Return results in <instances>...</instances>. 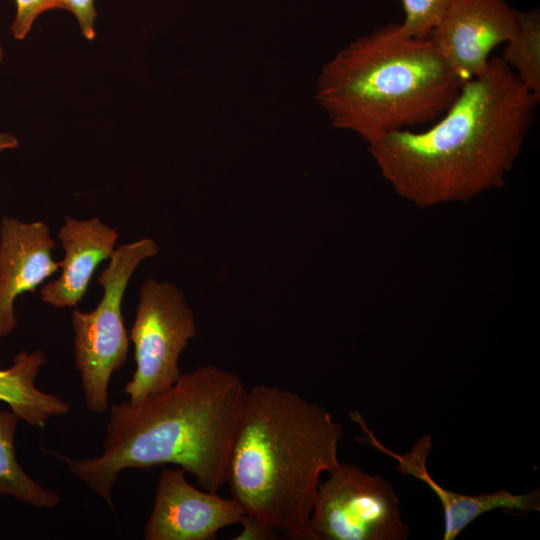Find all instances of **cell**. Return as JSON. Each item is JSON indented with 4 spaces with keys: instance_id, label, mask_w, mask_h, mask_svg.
I'll return each instance as SVG.
<instances>
[{
    "instance_id": "1",
    "label": "cell",
    "mask_w": 540,
    "mask_h": 540,
    "mask_svg": "<svg viewBox=\"0 0 540 540\" xmlns=\"http://www.w3.org/2000/svg\"><path fill=\"white\" fill-rule=\"evenodd\" d=\"M539 100L493 57L432 126L391 132L368 151L382 177L413 205L469 202L504 183Z\"/></svg>"
},
{
    "instance_id": "2",
    "label": "cell",
    "mask_w": 540,
    "mask_h": 540,
    "mask_svg": "<svg viewBox=\"0 0 540 540\" xmlns=\"http://www.w3.org/2000/svg\"><path fill=\"white\" fill-rule=\"evenodd\" d=\"M246 388L236 374L204 365L138 404H113L100 455L62 459L71 474L112 507V489L128 468L180 466L212 492L227 482Z\"/></svg>"
},
{
    "instance_id": "3",
    "label": "cell",
    "mask_w": 540,
    "mask_h": 540,
    "mask_svg": "<svg viewBox=\"0 0 540 540\" xmlns=\"http://www.w3.org/2000/svg\"><path fill=\"white\" fill-rule=\"evenodd\" d=\"M342 427L324 407L274 385L246 390L227 482L244 514L294 540H313L309 519L320 475L340 462Z\"/></svg>"
},
{
    "instance_id": "4",
    "label": "cell",
    "mask_w": 540,
    "mask_h": 540,
    "mask_svg": "<svg viewBox=\"0 0 540 540\" xmlns=\"http://www.w3.org/2000/svg\"><path fill=\"white\" fill-rule=\"evenodd\" d=\"M461 85L429 38L388 24L358 37L322 68L315 99L334 128L368 144L439 119Z\"/></svg>"
},
{
    "instance_id": "5",
    "label": "cell",
    "mask_w": 540,
    "mask_h": 540,
    "mask_svg": "<svg viewBox=\"0 0 540 540\" xmlns=\"http://www.w3.org/2000/svg\"><path fill=\"white\" fill-rule=\"evenodd\" d=\"M158 245L149 238L117 247L97 281L104 294L89 312H72L74 358L81 377L87 409L104 413L109 405V382L125 362L129 349L121 303L128 282L142 261L158 253Z\"/></svg>"
},
{
    "instance_id": "6",
    "label": "cell",
    "mask_w": 540,
    "mask_h": 540,
    "mask_svg": "<svg viewBox=\"0 0 540 540\" xmlns=\"http://www.w3.org/2000/svg\"><path fill=\"white\" fill-rule=\"evenodd\" d=\"M320 483L309 519L313 540H404L410 530L400 516L389 481L355 464H339Z\"/></svg>"
},
{
    "instance_id": "7",
    "label": "cell",
    "mask_w": 540,
    "mask_h": 540,
    "mask_svg": "<svg viewBox=\"0 0 540 540\" xmlns=\"http://www.w3.org/2000/svg\"><path fill=\"white\" fill-rule=\"evenodd\" d=\"M195 335L194 315L183 293L168 282L147 279L129 335L136 369L124 388L128 402L138 404L171 387L182 374L180 355Z\"/></svg>"
},
{
    "instance_id": "8",
    "label": "cell",
    "mask_w": 540,
    "mask_h": 540,
    "mask_svg": "<svg viewBox=\"0 0 540 540\" xmlns=\"http://www.w3.org/2000/svg\"><path fill=\"white\" fill-rule=\"evenodd\" d=\"M517 16L506 0H452L428 38L462 86L486 69L495 47L514 37Z\"/></svg>"
},
{
    "instance_id": "9",
    "label": "cell",
    "mask_w": 540,
    "mask_h": 540,
    "mask_svg": "<svg viewBox=\"0 0 540 540\" xmlns=\"http://www.w3.org/2000/svg\"><path fill=\"white\" fill-rule=\"evenodd\" d=\"M244 512L234 498L191 485L183 469L164 468L144 527L147 540H209L239 523Z\"/></svg>"
},
{
    "instance_id": "10",
    "label": "cell",
    "mask_w": 540,
    "mask_h": 540,
    "mask_svg": "<svg viewBox=\"0 0 540 540\" xmlns=\"http://www.w3.org/2000/svg\"><path fill=\"white\" fill-rule=\"evenodd\" d=\"M350 418L359 424L363 437L362 443L369 444L381 453L397 461L396 470L425 483L440 500L444 515V533L442 540H453L481 515L501 509L504 511L534 512L540 511V489H533L523 494H512L502 489L494 493L465 495L442 487L429 474L426 461L432 449L430 435L422 436L408 453L398 454L385 447L367 427L362 415L350 412Z\"/></svg>"
},
{
    "instance_id": "11",
    "label": "cell",
    "mask_w": 540,
    "mask_h": 540,
    "mask_svg": "<svg viewBox=\"0 0 540 540\" xmlns=\"http://www.w3.org/2000/svg\"><path fill=\"white\" fill-rule=\"evenodd\" d=\"M55 240L41 221L24 222L4 216L0 223V339L15 328L16 298L34 292L59 271L52 256Z\"/></svg>"
},
{
    "instance_id": "12",
    "label": "cell",
    "mask_w": 540,
    "mask_h": 540,
    "mask_svg": "<svg viewBox=\"0 0 540 540\" xmlns=\"http://www.w3.org/2000/svg\"><path fill=\"white\" fill-rule=\"evenodd\" d=\"M58 238L65 251L59 262L61 273L42 286L40 298L56 308L75 307L85 296L98 265L113 254L118 233L97 217H65Z\"/></svg>"
},
{
    "instance_id": "13",
    "label": "cell",
    "mask_w": 540,
    "mask_h": 540,
    "mask_svg": "<svg viewBox=\"0 0 540 540\" xmlns=\"http://www.w3.org/2000/svg\"><path fill=\"white\" fill-rule=\"evenodd\" d=\"M45 362L41 350L21 351L10 367L0 369V401L34 427H44L50 418L70 411L64 399L37 388L35 380Z\"/></svg>"
},
{
    "instance_id": "14",
    "label": "cell",
    "mask_w": 540,
    "mask_h": 540,
    "mask_svg": "<svg viewBox=\"0 0 540 540\" xmlns=\"http://www.w3.org/2000/svg\"><path fill=\"white\" fill-rule=\"evenodd\" d=\"M19 417L11 410H0V496H10L38 508H53L59 494L33 480L16 459L15 434Z\"/></svg>"
},
{
    "instance_id": "15",
    "label": "cell",
    "mask_w": 540,
    "mask_h": 540,
    "mask_svg": "<svg viewBox=\"0 0 540 540\" xmlns=\"http://www.w3.org/2000/svg\"><path fill=\"white\" fill-rule=\"evenodd\" d=\"M517 31L505 43L501 59L522 84L540 99V12L518 11Z\"/></svg>"
},
{
    "instance_id": "16",
    "label": "cell",
    "mask_w": 540,
    "mask_h": 540,
    "mask_svg": "<svg viewBox=\"0 0 540 540\" xmlns=\"http://www.w3.org/2000/svg\"><path fill=\"white\" fill-rule=\"evenodd\" d=\"M452 0H401L404 21L398 24L407 37L428 38Z\"/></svg>"
},
{
    "instance_id": "17",
    "label": "cell",
    "mask_w": 540,
    "mask_h": 540,
    "mask_svg": "<svg viewBox=\"0 0 540 540\" xmlns=\"http://www.w3.org/2000/svg\"><path fill=\"white\" fill-rule=\"evenodd\" d=\"M16 14L11 25L15 39H24L35 20L44 12L63 9L61 0H15Z\"/></svg>"
},
{
    "instance_id": "18",
    "label": "cell",
    "mask_w": 540,
    "mask_h": 540,
    "mask_svg": "<svg viewBox=\"0 0 540 540\" xmlns=\"http://www.w3.org/2000/svg\"><path fill=\"white\" fill-rule=\"evenodd\" d=\"M63 9L69 10L78 21L82 35L92 40L95 37L96 9L94 0H61Z\"/></svg>"
},
{
    "instance_id": "19",
    "label": "cell",
    "mask_w": 540,
    "mask_h": 540,
    "mask_svg": "<svg viewBox=\"0 0 540 540\" xmlns=\"http://www.w3.org/2000/svg\"><path fill=\"white\" fill-rule=\"evenodd\" d=\"M239 523L242 530L234 537L236 540H269L276 539L278 532L268 524L246 514H243Z\"/></svg>"
},
{
    "instance_id": "20",
    "label": "cell",
    "mask_w": 540,
    "mask_h": 540,
    "mask_svg": "<svg viewBox=\"0 0 540 540\" xmlns=\"http://www.w3.org/2000/svg\"><path fill=\"white\" fill-rule=\"evenodd\" d=\"M17 144L18 141L16 137L6 132H0V151L13 149L17 146Z\"/></svg>"
}]
</instances>
